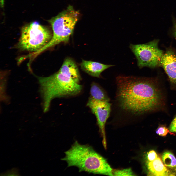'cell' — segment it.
<instances>
[{"label":"cell","instance_id":"1","mask_svg":"<svg viewBox=\"0 0 176 176\" xmlns=\"http://www.w3.org/2000/svg\"><path fill=\"white\" fill-rule=\"evenodd\" d=\"M116 82V100L120 108L125 112L140 115L164 108V96L155 80L120 76Z\"/></svg>","mask_w":176,"mask_h":176},{"label":"cell","instance_id":"2","mask_svg":"<svg viewBox=\"0 0 176 176\" xmlns=\"http://www.w3.org/2000/svg\"><path fill=\"white\" fill-rule=\"evenodd\" d=\"M65 154L61 160L67 162L68 167H76L80 172L113 176L114 170L105 159L88 145L76 141Z\"/></svg>","mask_w":176,"mask_h":176},{"label":"cell","instance_id":"3","mask_svg":"<svg viewBox=\"0 0 176 176\" xmlns=\"http://www.w3.org/2000/svg\"><path fill=\"white\" fill-rule=\"evenodd\" d=\"M40 85L43 111L49 110L52 100L56 98L75 96L82 90V86L58 71L47 77L36 76Z\"/></svg>","mask_w":176,"mask_h":176},{"label":"cell","instance_id":"4","mask_svg":"<svg viewBox=\"0 0 176 176\" xmlns=\"http://www.w3.org/2000/svg\"><path fill=\"white\" fill-rule=\"evenodd\" d=\"M79 16V11L69 5L66 9L49 20L53 32L52 38L46 45L36 52V54L61 43L68 42Z\"/></svg>","mask_w":176,"mask_h":176},{"label":"cell","instance_id":"5","mask_svg":"<svg viewBox=\"0 0 176 176\" xmlns=\"http://www.w3.org/2000/svg\"><path fill=\"white\" fill-rule=\"evenodd\" d=\"M52 35L48 27L37 22H33L22 28L17 47L22 51L36 52L49 42Z\"/></svg>","mask_w":176,"mask_h":176},{"label":"cell","instance_id":"6","mask_svg":"<svg viewBox=\"0 0 176 176\" xmlns=\"http://www.w3.org/2000/svg\"><path fill=\"white\" fill-rule=\"evenodd\" d=\"M158 42L156 40L143 44H130L129 47L136 58L140 68L145 67L154 68L160 66L164 54L158 47Z\"/></svg>","mask_w":176,"mask_h":176},{"label":"cell","instance_id":"7","mask_svg":"<svg viewBox=\"0 0 176 176\" xmlns=\"http://www.w3.org/2000/svg\"><path fill=\"white\" fill-rule=\"evenodd\" d=\"M87 105L90 108L95 116L99 131L102 138L104 148L107 149L105 125L111 110V104L109 101L96 100L89 98Z\"/></svg>","mask_w":176,"mask_h":176},{"label":"cell","instance_id":"8","mask_svg":"<svg viewBox=\"0 0 176 176\" xmlns=\"http://www.w3.org/2000/svg\"><path fill=\"white\" fill-rule=\"evenodd\" d=\"M160 66L167 75L172 87L176 89V55L173 51L168 50L164 54Z\"/></svg>","mask_w":176,"mask_h":176},{"label":"cell","instance_id":"9","mask_svg":"<svg viewBox=\"0 0 176 176\" xmlns=\"http://www.w3.org/2000/svg\"><path fill=\"white\" fill-rule=\"evenodd\" d=\"M58 71L76 83L79 84L81 80L78 67L74 61L70 58L65 59Z\"/></svg>","mask_w":176,"mask_h":176},{"label":"cell","instance_id":"10","mask_svg":"<svg viewBox=\"0 0 176 176\" xmlns=\"http://www.w3.org/2000/svg\"><path fill=\"white\" fill-rule=\"evenodd\" d=\"M80 65L84 71L92 76L98 78L100 77L101 73L103 71L114 66L85 60H82Z\"/></svg>","mask_w":176,"mask_h":176},{"label":"cell","instance_id":"11","mask_svg":"<svg viewBox=\"0 0 176 176\" xmlns=\"http://www.w3.org/2000/svg\"><path fill=\"white\" fill-rule=\"evenodd\" d=\"M149 175L167 176L171 175L170 171L164 165L160 158L158 157L154 160L145 162Z\"/></svg>","mask_w":176,"mask_h":176},{"label":"cell","instance_id":"12","mask_svg":"<svg viewBox=\"0 0 176 176\" xmlns=\"http://www.w3.org/2000/svg\"><path fill=\"white\" fill-rule=\"evenodd\" d=\"M90 98L98 100L109 101L110 99L103 89L99 85L93 82L91 85Z\"/></svg>","mask_w":176,"mask_h":176},{"label":"cell","instance_id":"13","mask_svg":"<svg viewBox=\"0 0 176 176\" xmlns=\"http://www.w3.org/2000/svg\"><path fill=\"white\" fill-rule=\"evenodd\" d=\"M162 159L165 165L176 169V159L173 154L169 151H166L162 154Z\"/></svg>","mask_w":176,"mask_h":176},{"label":"cell","instance_id":"14","mask_svg":"<svg viewBox=\"0 0 176 176\" xmlns=\"http://www.w3.org/2000/svg\"><path fill=\"white\" fill-rule=\"evenodd\" d=\"M113 176H134L135 174L131 168L114 170Z\"/></svg>","mask_w":176,"mask_h":176},{"label":"cell","instance_id":"15","mask_svg":"<svg viewBox=\"0 0 176 176\" xmlns=\"http://www.w3.org/2000/svg\"><path fill=\"white\" fill-rule=\"evenodd\" d=\"M158 157L156 152L154 150L150 151L147 153L145 156V162L152 161Z\"/></svg>","mask_w":176,"mask_h":176},{"label":"cell","instance_id":"16","mask_svg":"<svg viewBox=\"0 0 176 176\" xmlns=\"http://www.w3.org/2000/svg\"><path fill=\"white\" fill-rule=\"evenodd\" d=\"M169 130L165 126L162 125L160 126L157 129L156 133L160 136H165L169 132Z\"/></svg>","mask_w":176,"mask_h":176},{"label":"cell","instance_id":"17","mask_svg":"<svg viewBox=\"0 0 176 176\" xmlns=\"http://www.w3.org/2000/svg\"><path fill=\"white\" fill-rule=\"evenodd\" d=\"M169 130L171 132H176V115L171 123Z\"/></svg>","mask_w":176,"mask_h":176},{"label":"cell","instance_id":"18","mask_svg":"<svg viewBox=\"0 0 176 176\" xmlns=\"http://www.w3.org/2000/svg\"><path fill=\"white\" fill-rule=\"evenodd\" d=\"M174 22L173 32L174 35L176 38V20H174Z\"/></svg>","mask_w":176,"mask_h":176}]
</instances>
